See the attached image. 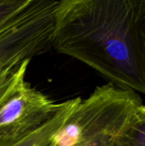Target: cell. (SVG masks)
<instances>
[{"instance_id":"obj_7","label":"cell","mask_w":145,"mask_h":146,"mask_svg":"<svg viewBox=\"0 0 145 146\" xmlns=\"http://www.w3.org/2000/svg\"><path fill=\"white\" fill-rule=\"evenodd\" d=\"M31 2L32 0H0V27L18 15Z\"/></svg>"},{"instance_id":"obj_6","label":"cell","mask_w":145,"mask_h":146,"mask_svg":"<svg viewBox=\"0 0 145 146\" xmlns=\"http://www.w3.org/2000/svg\"><path fill=\"white\" fill-rule=\"evenodd\" d=\"M29 62V60H26L16 67L0 70V105L8 98L17 81L26 76Z\"/></svg>"},{"instance_id":"obj_1","label":"cell","mask_w":145,"mask_h":146,"mask_svg":"<svg viewBox=\"0 0 145 146\" xmlns=\"http://www.w3.org/2000/svg\"><path fill=\"white\" fill-rule=\"evenodd\" d=\"M51 47L145 93V0L59 1Z\"/></svg>"},{"instance_id":"obj_3","label":"cell","mask_w":145,"mask_h":146,"mask_svg":"<svg viewBox=\"0 0 145 146\" xmlns=\"http://www.w3.org/2000/svg\"><path fill=\"white\" fill-rule=\"evenodd\" d=\"M21 77L0 105V137H20L50 121L62 107Z\"/></svg>"},{"instance_id":"obj_4","label":"cell","mask_w":145,"mask_h":146,"mask_svg":"<svg viewBox=\"0 0 145 146\" xmlns=\"http://www.w3.org/2000/svg\"><path fill=\"white\" fill-rule=\"evenodd\" d=\"M80 98L63 102L61 110L46 123L20 137H0V146H48L54 133L64 124Z\"/></svg>"},{"instance_id":"obj_5","label":"cell","mask_w":145,"mask_h":146,"mask_svg":"<svg viewBox=\"0 0 145 146\" xmlns=\"http://www.w3.org/2000/svg\"><path fill=\"white\" fill-rule=\"evenodd\" d=\"M103 146H145V106L132 114L121 131Z\"/></svg>"},{"instance_id":"obj_2","label":"cell","mask_w":145,"mask_h":146,"mask_svg":"<svg viewBox=\"0 0 145 146\" xmlns=\"http://www.w3.org/2000/svg\"><path fill=\"white\" fill-rule=\"evenodd\" d=\"M142 104L136 92L111 83L80 99L48 146H103L114 138Z\"/></svg>"}]
</instances>
